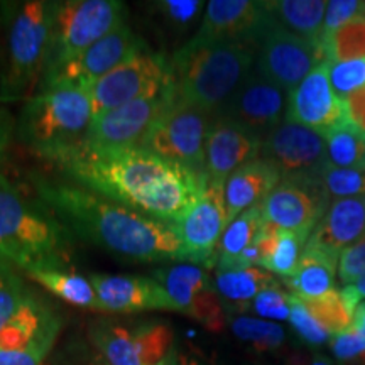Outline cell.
<instances>
[{"label":"cell","mask_w":365,"mask_h":365,"mask_svg":"<svg viewBox=\"0 0 365 365\" xmlns=\"http://www.w3.org/2000/svg\"><path fill=\"white\" fill-rule=\"evenodd\" d=\"M90 277L103 313L176 312L170 294L156 279L122 274H91Z\"/></svg>","instance_id":"obj_21"},{"label":"cell","mask_w":365,"mask_h":365,"mask_svg":"<svg viewBox=\"0 0 365 365\" xmlns=\"http://www.w3.org/2000/svg\"><path fill=\"white\" fill-rule=\"evenodd\" d=\"M202 0H159L153 4L164 27L175 34H182L195 24L196 17L203 11Z\"/></svg>","instance_id":"obj_38"},{"label":"cell","mask_w":365,"mask_h":365,"mask_svg":"<svg viewBox=\"0 0 365 365\" xmlns=\"http://www.w3.org/2000/svg\"><path fill=\"white\" fill-rule=\"evenodd\" d=\"M350 286L354 287L355 294H357V296H359V299L362 301V299L365 298V277H362V279L355 282V284H350Z\"/></svg>","instance_id":"obj_50"},{"label":"cell","mask_w":365,"mask_h":365,"mask_svg":"<svg viewBox=\"0 0 365 365\" xmlns=\"http://www.w3.org/2000/svg\"><path fill=\"white\" fill-rule=\"evenodd\" d=\"M289 322L291 327L294 328L296 335L299 336L304 344L309 346H319L327 344L331 339V335L317 318L309 313L307 304L301 301L298 296L289 294Z\"/></svg>","instance_id":"obj_40"},{"label":"cell","mask_w":365,"mask_h":365,"mask_svg":"<svg viewBox=\"0 0 365 365\" xmlns=\"http://www.w3.org/2000/svg\"><path fill=\"white\" fill-rule=\"evenodd\" d=\"M14 135H16V118L11 115L6 105L0 102V164L6 161Z\"/></svg>","instance_id":"obj_46"},{"label":"cell","mask_w":365,"mask_h":365,"mask_svg":"<svg viewBox=\"0 0 365 365\" xmlns=\"http://www.w3.org/2000/svg\"><path fill=\"white\" fill-rule=\"evenodd\" d=\"M301 301L307 304L309 313L327 328L331 336L336 335V333L349 330L352 327L354 313H350V309L346 308L340 291L335 289L331 293L322 296V298Z\"/></svg>","instance_id":"obj_36"},{"label":"cell","mask_w":365,"mask_h":365,"mask_svg":"<svg viewBox=\"0 0 365 365\" xmlns=\"http://www.w3.org/2000/svg\"><path fill=\"white\" fill-rule=\"evenodd\" d=\"M228 225L225 193L222 185L207 182L203 195L178 223L182 262L213 267L217 247Z\"/></svg>","instance_id":"obj_15"},{"label":"cell","mask_w":365,"mask_h":365,"mask_svg":"<svg viewBox=\"0 0 365 365\" xmlns=\"http://www.w3.org/2000/svg\"><path fill=\"white\" fill-rule=\"evenodd\" d=\"M125 24L127 6L120 0L56 2L43 78Z\"/></svg>","instance_id":"obj_7"},{"label":"cell","mask_w":365,"mask_h":365,"mask_svg":"<svg viewBox=\"0 0 365 365\" xmlns=\"http://www.w3.org/2000/svg\"><path fill=\"white\" fill-rule=\"evenodd\" d=\"M149 49L145 41L130 29L129 24L113 31L91 48L81 53L51 75L44 76L39 86L51 83H71L86 88L102 76L115 70L137 53Z\"/></svg>","instance_id":"obj_17"},{"label":"cell","mask_w":365,"mask_h":365,"mask_svg":"<svg viewBox=\"0 0 365 365\" xmlns=\"http://www.w3.org/2000/svg\"><path fill=\"white\" fill-rule=\"evenodd\" d=\"M346 118L365 134V88L352 91L344 98Z\"/></svg>","instance_id":"obj_45"},{"label":"cell","mask_w":365,"mask_h":365,"mask_svg":"<svg viewBox=\"0 0 365 365\" xmlns=\"http://www.w3.org/2000/svg\"><path fill=\"white\" fill-rule=\"evenodd\" d=\"M271 21L272 16L267 12L264 2L212 0L205 7L202 24L188 44L245 43L255 48Z\"/></svg>","instance_id":"obj_14"},{"label":"cell","mask_w":365,"mask_h":365,"mask_svg":"<svg viewBox=\"0 0 365 365\" xmlns=\"http://www.w3.org/2000/svg\"><path fill=\"white\" fill-rule=\"evenodd\" d=\"M327 63L365 59V16L355 17L319 41Z\"/></svg>","instance_id":"obj_33"},{"label":"cell","mask_w":365,"mask_h":365,"mask_svg":"<svg viewBox=\"0 0 365 365\" xmlns=\"http://www.w3.org/2000/svg\"><path fill=\"white\" fill-rule=\"evenodd\" d=\"M2 33H4V2H0V66H2Z\"/></svg>","instance_id":"obj_51"},{"label":"cell","mask_w":365,"mask_h":365,"mask_svg":"<svg viewBox=\"0 0 365 365\" xmlns=\"http://www.w3.org/2000/svg\"><path fill=\"white\" fill-rule=\"evenodd\" d=\"M307 242L308 237L266 223L255 239L259 252H261L259 266L284 279L291 277L298 269Z\"/></svg>","instance_id":"obj_26"},{"label":"cell","mask_w":365,"mask_h":365,"mask_svg":"<svg viewBox=\"0 0 365 365\" xmlns=\"http://www.w3.org/2000/svg\"><path fill=\"white\" fill-rule=\"evenodd\" d=\"M254 63L252 44L186 43L171 58L173 100L215 115L254 70Z\"/></svg>","instance_id":"obj_3"},{"label":"cell","mask_w":365,"mask_h":365,"mask_svg":"<svg viewBox=\"0 0 365 365\" xmlns=\"http://www.w3.org/2000/svg\"><path fill=\"white\" fill-rule=\"evenodd\" d=\"M31 185L68 234L140 262H182L175 223L150 218L71 181L31 175Z\"/></svg>","instance_id":"obj_2"},{"label":"cell","mask_w":365,"mask_h":365,"mask_svg":"<svg viewBox=\"0 0 365 365\" xmlns=\"http://www.w3.org/2000/svg\"><path fill=\"white\" fill-rule=\"evenodd\" d=\"M63 328L61 318L56 313L46 322L36 339L19 350H0V365H44L53 346L56 345L59 331Z\"/></svg>","instance_id":"obj_35"},{"label":"cell","mask_w":365,"mask_h":365,"mask_svg":"<svg viewBox=\"0 0 365 365\" xmlns=\"http://www.w3.org/2000/svg\"><path fill=\"white\" fill-rule=\"evenodd\" d=\"M339 257L319 249L304 247L298 269L284 282L291 294L299 299H317L335 291V276Z\"/></svg>","instance_id":"obj_25"},{"label":"cell","mask_w":365,"mask_h":365,"mask_svg":"<svg viewBox=\"0 0 365 365\" xmlns=\"http://www.w3.org/2000/svg\"><path fill=\"white\" fill-rule=\"evenodd\" d=\"M281 181L282 176L277 168L262 158L254 159L232 173L223 186L228 223L245 210L262 203Z\"/></svg>","instance_id":"obj_23"},{"label":"cell","mask_w":365,"mask_h":365,"mask_svg":"<svg viewBox=\"0 0 365 365\" xmlns=\"http://www.w3.org/2000/svg\"><path fill=\"white\" fill-rule=\"evenodd\" d=\"M296 365H333V362L328 357H325V355H313L312 359H303L299 360L298 364Z\"/></svg>","instance_id":"obj_49"},{"label":"cell","mask_w":365,"mask_h":365,"mask_svg":"<svg viewBox=\"0 0 365 365\" xmlns=\"http://www.w3.org/2000/svg\"><path fill=\"white\" fill-rule=\"evenodd\" d=\"M80 365H108V364L105 362V360L98 355V357H95L93 360H90V362H83V364H80Z\"/></svg>","instance_id":"obj_52"},{"label":"cell","mask_w":365,"mask_h":365,"mask_svg":"<svg viewBox=\"0 0 365 365\" xmlns=\"http://www.w3.org/2000/svg\"><path fill=\"white\" fill-rule=\"evenodd\" d=\"M173 98L171 86L163 93L140 98L95 117L83 143L100 149L140 148L150 127Z\"/></svg>","instance_id":"obj_13"},{"label":"cell","mask_w":365,"mask_h":365,"mask_svg":"<svg viewBox=\"0 0 365 365\" xmlns=\"http://www.w3.org/2000/svg\"><path fill=\"white\" fill-rule=\"evenodd\" d=\"M264 225H266V220H264L261 203L245 210L235 220L228 223L217 247L215 257H213L215 267L220 269L239 257L245 249L254 244Z\"/></svg>","instance_id":"obj_31"},{"label":"cell","mask_w":365,"mask_h":365,"mask_svg":"<svg viewBox=\"0 0 365 365\" xmlns=\"http://www.w3.org/2000/svg\"><path fill=\"white\" fill-rule=\"evenodd\" d=\"M56 2H4L0 102H26L43 80Z\"/></svg>","instance_id":"obj_4"},{"label":"cell","mask_w":365,"mask_h":365,"mask_svg":"<svg viewBox=\"0 0 365 365\" xmlns=\"http://www.w3.org/2000/svg\"><path fill=\"white\" fill-rule=\"evenodd\" d=\"M166 365H208L205 360H202L198 355L185 352V350H180L178 346H173L170 359H168Z\"/></svg>","instance_id":"obj_47"},{"label":"cell","mask_w":365,"mask_h":365,"mask_svg":"<svg viewBox=\"0 0 365 365\" xmlns=\"http://www.w3.org/2000/svg\"><path fill=\"white\" fill-rule=\"evenodd\" d=\"M255 46V70L287 93L325 63L319 44L291 33L274 19Z\"/></svg>","instance_id":"obj_10"},{"label":"cell","mask_w":365,"mask_h":365,"mask_svg":"<svg viewBox=\"0 0 365 365\" xmlns=\"http://www.w3.org/2000/svg\"><path fill=\"white\" fill-rule=\"evenodd\" d=\"M318 178L330 198L340 200L365 196V168L344 170L327 161L318 171Z\"/></svg>","instance_id":"obj_37"},{"label":"cell","mask_w":365,"mask_h":365,"mask_svg":"<svg viewBox=\"0 0 365 365\" xmlns=\"http://www.w3.org/2000/svg\"><path fill=\"white\" fill-rule=\"evenodd\" d=\"M68 230L44 207L21 193L0 173V261L27 269L66 261Z\"/></svg>","instance_id":"obj_6"},{"label":"cell","mask_w":365,"mask_h":365,"mask_svg":"<svg viewBox=\"0 0 365 365\" xmlns=\"http://www.w3.org/2000/svg\"><path fill=\"white\" fill-rule=\"evenodd\" d=\"M277 286V279L266 269L247 267L239 271H217L215 289L223 307L245 312L261 291Z\"/></svg>","instance_id":"obj_28"},{"label":"cell","mask_w":365,"mask_h":365,"mask_svg":"<svg viewBox=\"0 0 365 365\" xmlns=\"http://www.w3.org/2000/svg\"><path fill=\"white\" fill-rule=\"evenodd\" d=\"M328 76L333 91L344 100L352 91L365 88V59L328 63Z\"/></svg>","instance_id":"obj_41"},{"label":"cell","mask_w":365,"mask_h":365,"mask_svg":"<svg viewBox=\"0 0 365 365\" xmlns=\"http://www.w3.org/2000/svg\"><path fill=\"white\" fill-rule=\"evenodd\" d=\"M362 277H365V235L346 247L339 257V281L341 284H355Z\"/></svg>","instance_id":"obj_44"},{"label":"cell","mask_w":365,"mask_h":365,"mask_svg":"<svg viewBox=\"0 0 365 365\" xmlns=\"http://www.w3.org/2000/svg\"><path fill=\"white\" fill-rule=\"evenodd\" d=\"M262 137L245 129L232 118L215 113L207 135L205 175L207 182L225 186V181L240 166L261 158Z\"/></svg>","instance_id":"obj_19"},{"label":"cell","mask_w":365,"mask_h":365,"mask_svg":"<svg viewBox=\"0 0 365 365\" xmlns=\"http://www.w3.org/2000/svg\"><path fill=\"white\" fill-rule=\"evenodd\" d=\"M51 314V308L29 291L19 309L0 328V350L24 349L43 330Z\"/></svg>","instance_id":"obj_29"},{"label":"cell","mask_w":365,"mask_h":365,"mask_svg":"<svg viewBox=\"0 0 365 365\" xmlns=\"http://www.w3.org/2000/svg\"><path fill=\"white\" fill-rule=\"evenodd\" d=\"M261 158L277 168L282 180L318 176L328 161L327 140L322 132L284 120L264 137Z\"/></svg>","instance_id":"obj_16"},{"label":"cell","mask_w":365,"mask_h":365,"mask_svg":"<svg viewBox=\"0 0 365 365\" xmlns=\"http://www.w3.org/2000/svg\"><path fill=\"white\" fill-rule=\"evenodd\" d=\"M327 140L328 163L336 168H365V134L350 120L340 122L323 132Z\"/></svg>","instance_id":"obj_32"},{"label":"cell","mask_w":365,"mask_h":365,"mask_svg":"<svg viewBox=\"0 0 365 365\" xmlns=\"http://www.w3.org/2000/svg\"><path fill=\"white\" fill-rule=\"evenodd\" d=\"M352 327L355 328V330H359L360 333H364L365 335V303L359 304L357 312H355V314H354Z\"/></svg>","instance_id":"obj_48"},{"label":"cell","mask_w":365,"mask_h":365,"mask_svg":"<svg viewBox=\"0 0 365 365\" xmlns=\"http://www.w3.org/2000/svg\"><path fill=\"white\" fill-rule=\"evenodd\" d=\"M27 294L29 291L26 289L17 269L0 261V328L14 317Z\"/></svg>","instance_id":"obj_39"},{"label":"cell","mask_w":365,"mask_h":365,"mask_svg":"<svg viewBox=\"0 0 365 365\" xmlns=\"http://www.w3.org/2000/svg\"><path fill=\"white\" fill-rule=\"evenodd\" d=\"M230 327L237 339L247 344L257 354L276 352L284 345L286 331L276 323L249 317H237L232 319Z\"/></svg>","instance_id":"obj_34"},{"label":"cell","mask_w":365,"mask_h":365,"mask_svg":"<svg viewBox=\"0 0 365 365\" xmlns=\"http://www.w3.org/2000/svg\"><path fill=\"white\" fill-rule=\"evenodd\" d=\"M27 276L39 282L44 289L73 307L100 312V304L95 293L91 277L73 271L66 261L46 262L26 271Z\"/></svg>","instance_id":"obj_24"},{"label":"cell","mask_w":365,"mask_h":365,"mask_svg":"<svg viewBox=\"0 0 365 365\" xmlns=\"http://www.w3.org/2000/svg\"><path fill=\"white\" fill-rule=\"evenodd\" d=\"M88 335L98 355L108 365H143L135 349L132 327L112 319H100L90 327Z\"/></svg>","instance_id":"obj_30"},{"label":"cell","mask_w":365,"mask_h":365,"mask_svg":"<svg viewBox=\"0 0 365 365\" xmlns=\"http://www.w3.org/2000/svg\"><path fill=\"white\" fill-rule=\"evenodd\" d=\"M250 307L262 318L289 319V294L284 293L279 284L261 291V293L255 296Z\"/></svg>","instance_id":"obj_42"},{"label":"cell","mask_w":365,"mask_h":365,"mask_svg":"<svg viewBox=\"0 0 365 365\" xmlns=\"http://www.w3.org/2000/svg\"><path fill=\"white\" fill-rule=\"evenodd\" d=\"M213 117V113L171 98L166 110L150 127L140 148L168 161L181 164L198 175H205L207 135Z\"/></svg>","instance_id":"obj_9"},{"label":"cell","mask_w":365,"mask_h":365,"mask_svg":"<svg viewBox=\"0 0 365 365\" xmlns=\"http://www.w3.org/2000/svg\"><path fill=\"white\" fill-rule=\"evenodd\" d=\"M284 105V90L264 78L254 68L217 113L232 118L264 139L281 124Z\"/></svg>","instance_id":"obj_18"},{"label":"cell","mask_w":365,"mask_h":365,"mask_svg":"<svg viewBox=\"0 0 365 365\" xmlns=\"http://www.w3.org/2000/svg\"><path fill=\"white\" fill-rule=\"evenodd\" d=\"M331 198L318 176L282 180L261 203L269 225L308 237L325 217Z\"/></svg>","instance_id":"obj_11"},{"label":"cell","mask_w":365,"mask_h":365,"mask_svg":"<svg viewBox=\"0 0 365 365\" xmlns=\"http://www.w3.org/2000/svg\"><path fill=\"white\" fill-rule=\"evenodd\" d=\"M365 235V196L333 200L325 217L309 235L307 247L340 257L346 247Z\"/></svg>","instance_id":"obj_22"},{"label":"cell","mask_w":365,"mask_h":365,"mask_svg":"<svg viewBox=\"0 0 365 365\" xmlns=\"http://www.w3.org/2000/svg\"><path fill=\"white\" fill-rule=\"evenodd\" d=\"M154 279L170 294L178 313L196 319L213 333L227 327L225 307L203 266L190 262L166 266L154 271Z\"/></svg>","instance_id":"obj_12"},{"label":"cell","mask_w":365,"mask_h":365,"mask_svg":"<svg viewBox=\"0 0 365 365\" xmlns=\"http://www.w3.org/2000/svg\"><path fill=\"white\" fill-rule=\"evenodd\" d=\"M93 118L85 88L71 83L43 85L22 103L16 135L36 156L51 161L85 139Z\"/></svg>","instance_id":"obj_5"},{"label":"cell","mask_w":365,"mask_h":365,"mask_svg":"<svg viewBox=\"0 0 365 365\" xmlns=\"http://www.w3.org/2000/svg\"><path fill=\"white\" fill-rule=\"evenodd\" d=\"M360 16H365V2L362 0H331L328 2L319 41Z\"/></svg>","instance_id":"obj_43"},{"label":"cell","mask_w":365,"mask_h":365,"mask_svg":"<svg viewBox=\"0 0 365 365\" xmlns=\"http://www.w3.org/2000/svg\"><path fill=\"white\" fill-rule=\"evenodd\" d=\"M327 4L323 0H276L264 2V6L284 29L319 44Z\"/></svg>","instance_id":"obj_27"},{"label":"cell","mask_w":365,"mask_h":365,"mask_svg":"<svg viewBox=\"0 0 365 365\" xmlns=\"http://www.w3.org/2000/svg\"><path fill=\"white\" fill-rule=\"evenodd\" d=\"M171 83V58L144 49L85 90L93 105L95 117H100L125 103L163 93Z\"/></svg>","instance_id":"obj_8"},{"label":"cell","mask_w":365,"mask_h":365,"mask_svg":"<svg viewBox=\"0 0 365 365\" xmlns=\"http://www.w3.org/2000/svg\"><path fill=\"white\" fill-rule=\"evenodd\" d=\"M49 163L81 188L175 225L207 188V175L144 148L100 149L81 140Z\"/></svg>","instance_id":"obj_1"},{"label":"cell","mask_w":365,"mask_h":365,"mask_svg":"<svg viewBox=\"0 0 365 365\" xmlns=\"http://www.w3.org/2000/svg\"><path fill=\"white\" fill-rule=\"evenodd\" d=\"M286 122L327 132L346 120L345 103L331 88L328 63H319L296 88L287 93Z\"/></svg>","instance_id":"obj_20"}]
</instances>
